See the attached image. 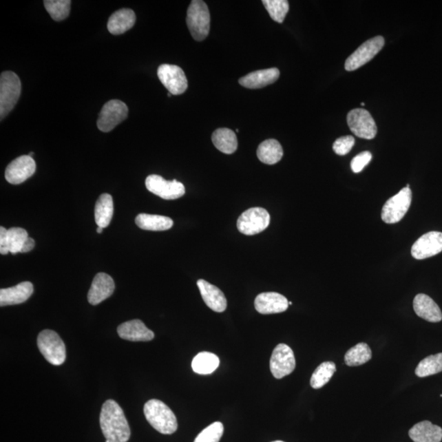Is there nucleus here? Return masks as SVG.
<instances>
[{"label": "nucleus", "instance_id": "nucleus-37", "mask_svg": "<svg viewBox=\"0 0 442 442\" xmlns=\"http://www.w3.org/2000/svg\"><path fill=\"white\" fill-rule=\"evenodd\" d=\"M355 145V138L352 136H344L337 138L333 145L335 154L340 156L348 154Z\"/></svg>", "mask_w": 442, "mask_h": 442}, {"label": "nucleus", "instance_id": "nucleus-3", "mask_svg": "<svg viewBox=\"0 0 442 442\" xmlns=\"http://www.w3.org/2000/svg\"><path fill=\"white\" fill-rule=\"evenodd\" d=\"M187 25L195 41L205 40L210 32V12L207 3L202 0H193L187 11Z\"/></svg>", "mask_w": 442, "mask_h": 442}, {"label": "nucleus", "instance_id": "nucleus-22", "mask_svg": "<svg viewBox=\"0 0 442 442\" xmlns=\"http://www.w3.org/2000/svg\"><path fill=\"white\" fill-rule=\"evenodd\" d=\"M280 75V72L278 68L264 69L242 77L240 84L248 89H262L269 85L274 84L279 79Z\"/></svg>", "mask_w": 442, "mask_h": 442}, {"label": "nucleus", "instance_id": "nucleus-28", "mask_svg": "<svg viewBox=\"0 0 442 442\" xmlns=\"http://www.w3.org/2000/svg\"><path fill=\"white\" fill-rule=\"evenodd\" d=\"M284 150L279 141L267 140L259 145L257 158L260 161L267 165L278 163L283 158Z\"/></svg>", "mask_w": 442, "mask_h": 442}, {"label": "nucleus", "instance_id": "nucleus-25", "mask_svg": "<svg viewBox=\"0 0 442 442\" xmlns=\"http://www.w3.org/2000/svg\"><path fill=\"white\" fill-rule=\"evenodd\" d=\"M114 199L110 194L103 193L98 198L94 208L95 222L98 227L106 228L114 216Z\"/></svg>", "mask_w": 442, "mask_h": 442}, {"label": "nucleus", "instance_id": "nucleus-16", "mask_svg": "<svg viewBox=\"0 0 442 442\" xmlns=\"http://www.w3.org/2000/svg\"><path fill=\"white\" fill-rule=\"evenodd\" d=\"M255 308L262 315L282 313L288 308V301L278 293H263L255 299Z\"/></svg>", "mask_w": 442, "mask_h": 442}, {"label": "nucleus", "instance_id": "nucleus-5", "mask_svg": "<svg viewBox=\"0 0 442 442\" xmlns=\"http://www.w3.org/2000/svg\"><path fill=\"white\" fill-rule=\"evenodd\" d=\"M21 84L12 72H3L0 76V116L3 120L14 109L20 98Z\"/></svg>", "mask_w": 442, "mask_h": 442}, {"label": "nucleus", "instance_id": "nucleus-1", "mask_svg": "<svg viewBox=\"0 0 442 442\" xmlns=\"http://www.w3.org/2000/svg\"><path fill=\"white\" fill-rule=\"evenodd\" d=\"M101 428L106 440L110 442H127L131 429L123 409L114 400L104 402L101 413Z\"/></svg>", "mask_w": 442, "mask_h": 442}, {"label": "nucleus", "instance_id": "nucleus-12", "mask_svg": "<svg viewBox=\"0 0 442 442\" xmlns=\"http://www.w3.org/2000/svg\"><path fill=\"white\" fill-rule=\"evenodd\" d=\"M270 368L273 376L277 379L291 375L296 368V359L293 350L284 344L277 346L273 350Z\"/></svg>", "mask_w": 442, "mask_h": 442}, {"label": "nucleus", "instance_id": "nucleus-20", "mask_svg": "<svg viewBox=\"0 0 442 442\" xmlns=\"http://www.w3.org/2000/svg\"><path fill=\"white\" fill-rule=\"evenodd\" d=\"M34 292L33 284L30 282H23L14 287L0 290V306L21 304L32 297Z\"/></svg>", "mask_w": 442, "mask_h": 442}, {"label": "nucleus", "instance_id": "nucleus-26", "mask_svg": "<svg viewBox=\"0 0 442 442\" xmlns=\"http://www.w3.org/2000/svg\"><path fill=\"white\" fill-rule=\"evenodd\" d=\"M136 223L138 227L150 231H168L174 224L173 220L167 216L145 213L138 214Z\"/></svg>", "mask_w": 442, "mask_h": 442}, {"label": "nucleus", "instance_id": "nucleus-13", "mask_svg": "<svg viewBox=\"0 0 442 442\" xmlns=\"http://www.w3.org/2000/svg\"><path fill=\"white\" fill-rule=\"evenodd\" d=\"M158 76L169 93L173 95L184 94L188 89V80L184 71L176 65H161L158 69Z\"/></svg>", "mask_w": 442, "mask_h": 442}, {"label": "nucleus", "instance_id": "nucleus-23", "mask_svg": "<svg viewBox=\"0 0 442 442\" xmlns=\"http://www.w3.org/2000/svg\"><path fill=\"white\" fill-rule=\"evenodd\" d=\"M136 14L132 10L123 8L115 12L110 17L107 21V29L111 34L118 36L131 30L136 23Z\"/></svg>", "mask_w": 442, "mask_h": 442}, {"label": "nucleus", "instance_id": "nucleus-40", "mask_svg": "<svg viewBox=\"0 0 442 442\" xmlns=\"http://www.w3.org/2000/svg\"><path fill=\"white\" fill-rule=\"evenodd\" d=\"M34 245H36V242L33 240L32 238H28L27 240H25V244L23 246V249H21V253H28V251H32L34 248Z\"/></svg>", "mask_w": 442, "mask_h": 442}, {"label": "nucleus", "instance_id": "nucleus-35", "mask_svg": "<svg viewBox=\"0 0 442 442\" xmlns=\"http://www.w3.org/2000/svg\"><path fill=\"white\" fill-rule=\"evenodd\" d=\"M264 6L271 19L276 23H282L289 10V3L286 0H263Z\"/></svg>", "mask_w": 442, "mask_h": 442}, {"label": "nucleus", "instance_id": "nucleus-39", "mask_svg": "<svg viewBox=\"0 0 442 442\" xmlns=\"http://www.w3.org/2000/svg\"><path fill=\"white\" fill-rule=\"evenodd\" d=\"M7 233L8 229L0 227V253L2 255L10 253V250L7 246Z\"/></svg>", "mask_w": 442, "mask_h": 442}, {"label": "nucleus", "instance_id": "nucleus-31", "mask_svg": "<svg viewBox=\"0 0 442 442\" xmlns=\"http://www.w3.org/2000/svg\"><path fill=\"white\" fill-rule=\"evenodd\" d=\"M336 372L335 363L325 361L319 365L313 372L311 379V386L314 389H319L326 385Z\"/></svg>", "mask_w": 442, "mask_h": 442}, {"label": "nucleus", "instance_id": "nucleus-36", "mask_svg": "<svg viewBox=\"0 0 442 442\" xmlns=\"http://www.w3.org/2000/svg\"><path fill=\"white\" fill-rule=\"evenodd\" d=\"M223 433V424L220 422H215L199 433L194 442H219Z\"/></svg>", "mask_w": 442, "mask_h": 442}, {"label": "nucleus", "instance_id": "nucleus-19", "mask_svg": "<svg viewBox=\"0 0 442 442\" xmlns=\"http://www.w3.org/2000/svg\"><path fill=\"white\" fill-rule=\"evenodd\" d=\"M197 285L200 290L201 296L206 305L210 309L218 313L227 308V299L222 291L215 285L208 283L204 280H199Z\"/></svg>", "mask_w": 442, "mask_h": 442}, {"label": "nucleus", "instance_id": "nucleus-27", "mask_svg": "<svg viewBox=\"0 0 442 442\" xmlns=\"http://www.w3.org/2000/svg\"><path fill=\"white\" fill-rule=\"evenodd\" d=\"M212 143L221 153L232 154L238 149V138L235 132L228 128H220L212 134Z\"/></svg>", "mask_w": 442, "mask_h": 442}, {"label": "nucleus", "instance_id": "nucleus-2", "mask_svg": "<svg viewBox=\"0 0 442 442\" xmlns=\"http://www.w3.org/2000/svg\"><path fill=\"white\" fill-rule=\"evenodd\" d=\"M144 413L147 421L156 430L165 435H171L176 432L178 422L174 413L161 401L150 400L144 407Z\"/></svg>", "mask_w": 442, "mask_h": 442}, {"label": "nucleus", "instance_id": "nucleus-8", "mask_svg": "<svg viewBox=\"0 0 442 442\" xmlns=\"http://www.w3.org/2000/svg\"><path fill=\"white\" fill-rule=\"evenodd\" d=\"M385 45L383 36H375L363 43L350 57L346 60L345 69L348 72L357 70L370 62L379 53Z\"/></svg>", "mask_w": 442, "mask_h": 442}, {"label": "nucleus", "instance_id": "nucleus-43", "mask_svg": "<svg viewBox=\"0 0 442 442\" xmlns=\"http://www.w3.org/2000/svg\"><path fill=\"white\" fill-rule=\"evenodd\" d=\"M288 305H293V302H288Z\"/></svg>", "mask_w": 442, "mask_h": 442}, {"label": "nucleus", "instance_id": "nucleus-21", "mask_svg": "<svg viewBox=\"0 0 442 442\" xmlns=\"http://www.w3.org/2000/svg\"><path fill=\"white\" fill-rule=\"evenodd\" d=\"M413 306L419 317L432 323L441 322L442 313L440 307L428 295L418 294L414 299Z\"/></svg>", "mask_w": 442, "mask_h": 442}, {"label": "nucleus", "instance_id": "nucleus-4", "mask_svg": "<svg viewBox=\"0 0 442 442\" xmlns=\"http://www.w3.org/2000/svg\"><path fill=\"white\" fill-rule=\"evenodd\" d=\"M39 350L46 361L55 366H59L66 361V346L57 333L45 329L38 336Z\"/></svg>", "mask_w": 442, "mask_h": 442}, {"label": "nucleus", "instance_id": "nucleus-14", "mask_svg": "<svg viewBox=\"0 0 442 442\" xmlns=\"http://www.w3.org/2000/svg\"><path fill=\"white\" fill-rule=\"evenodd\" d=\"M36 171V164L29 155L21 156L6 168V179L12 185H19L32 177Z\"/></svg>", "mask_w": 442, "mask_h": 442}, {"label": "nucleus", "instance_id": "nucleus-7", "mask_svg": "<svg viewBox=\"0 0 442 442\" xmlns=\"http://www.w3.org/2000/svg\"><path fill=\"white\" fill-rule=\"evenodd\" d=\"M271 215L262 207H253L244 212L238 220V231L245 235H255L265 231L270 224Z\"/></svg>", "mask_w": 442, "mask_h": 442}, {"label": "nucleus", "instance_id": "nucleus-32", "mask_svg": "<svg viewBox=\"0 0 442 442\" xmlns=\"http://www.w3.org/2000/svg\"><path fill=\"white\" fill-rule=\"evenodd\" d=\"M442 371V353L429 355L419 364L415 375L419 378L434 375Z\"/></svg>", "mask_w": 442, "mask_h": 442}, {"label": "nucleus", "instance_id": "nucleus-9", "mask_svg": "<svg viewBox=\"0 0 442 442\" xmlns=\"http://www.w3.org/2000/svg\"><path fill=\"white\" fill-rule=\"evenodd\" d=\"M128 107L120 101H110L104 104L97 121L98 128L103 132H109L116 125L127 118Z\"/></svg>", "mask_w": 442, "mask_h": 442}, {"label": "nucleus", "instance_id": "nucleus-18", "mask_svg": "<svg viewBox=\"0 0 442 442\" xmlns=\"http://www.w3.org/2000/svg\"><path fill=\"white\" fill-rule=\"evenodd\" d=\"M118 333L120 339L131 341H149L155 337L154 333L140 319L121 324L118 328Z\"/></svg>", "mask_w": 442, "mask_h": 442}, {"label": "nucleus", "instance_id": "nucleus-30", "mask_svg": "<svg viewBox=\"0 0 442 442\" xmlns=\"http://www.w3.org/2000/svg\"><path fill=\"white\" fill-rule=\"evenodd\" d=\"M372 350L365 342H361L349 349L345 355L346 365L350 367L359 366L370 361Z\"/></svg>", "mask_w": 442, "mask_h": 442}, {"label": "nucleus", "instance_id": "nucleus-17", "mask_svg": "<svg viewBox=\"0 0 442 442\" xmlns=\"http://www.w3.org/2000/svg\"><path fill=\"white\" fill-rule=\"evenodd\" d=\"M115 283L110 275L98 273L95 275L88 293V301L91 305L96 306L105 301L114 293Z\"/></svg>", "mask_w": 442, "mask_h": 442}, {"label": "nucleus", "instance_id": "nucleus-44", "mask_svg": "<svg viewBox=\"0 0 442 442\" xmlns=\"http://www.w3.org/2000/svg\"><path fill=\"white\" fill-rule=\"evenodd\" d=\"M168 97H171V93L168 94Z\"/></svg>", "mask_w": 442, "mask_h": 442}, {"label": "nucleus", "instance_id": "nucleus-38", "mask_svg": "<svg viewBox=\"0 0 442 442\" xmlns=\"http://www.w3.org/2000/svg\"><path fill=\"white\" fill-rule=\"evenodd\" d=\"M372 156L370 151H365L355 156L350 162V167L354 173H359L363 171L368 163L370 162Z\"/></svg>", "mask_w": 442, "mask_h": 442}, {"label": "nucleus", "instance_id": "nucleus-41", "mask_svg": "<svg viewBox=\"0 0 442 442\" xmlns=\"http://www.w3.org/2000/svg\"><path fill=\"white\" fill-rule=\"evenodd\" d=\"M103 228L102 227H98L97 229V233H103Z\"/></svg>", "mask_w": 442, "mask_h": 442}, {"label": "nucleus", "instance_id": "nucleus-6", "mask_svg": "<svg viewBox=\"0 0 442 442\" xmlns=\"http://www.w3.org/2000/svg\"><path fill=\"white\" fill-rule=\"evenodd\" d=\"M412 202V192L408 187L403 188L395 196L386 202L382 210V220L387 224L401 221L409 211Z\"/></svg>", "mask_w": 442, "mask_h": 442}, {"label": "nucleus", "instance_id": "nucleus-15", "mask_svg": "<svg viewBox=\"0 0 442 442\" xmlns=\"http://www.w3.org/2000/svg\"><path fill=\"white\" fill-rule=\"evenodd\" d=\"M442 251V233L432 231L425 233L416 241L411 254L416 260H423L439 254Z\"/></svg>", "mask_w": 442, "mask_h": 442}, {"label": "nucleus", "instance_id": "nucleus-10", "mask_svg": "<svg viewBox=\"0 0 442 442\" xmlns=\"http://www.w3.org/2000/svg\"><path fill=\"white\" fill-rule=\"evenodd\" d=\"M145 185L149 192L165 200H175L185 193V186L180 182L176 180L169 181L158 175L147 176Z\"/></svg>", "mask_w": 442, "mask_h": 442}, {"label": "nucleus", "instance_id": "nucleus-11", "mask_svg": "<svg viewBox=\"0 0 442 442\" xmlns=\"http://www.w3.org/2000/svg\"><path fill=\"white\" fill-rule=\"evenodd\" d=\"M348 124L355 136L365 140H372L378 131L374 118L363 108H355L349 112Z\"/></svg>", "mask_w": 442, "mask_h": 442}, {"label": "nucleus", "instance_id": "nucleus-34", "mask_svg": "<svg viewBox=\"0 0 442 442\" xmlns=\"http://www.w3.org/2000/svg\"><path fill=\"white\" fill-rule=\"evenodd\" d=\"M29 238L27 231L21 228L8 229L7 246L12 255L21 253L25 240Z\"/></svg>", "mask_w": 442, "mask_h": 442}, {"label": "nucleus", "instance_id": "nucleus-42", "mask_svg": "<svg viewBox=\"0 0 442 442\" xmlns=\"http://www.w3.org/2000/svg\"><path fill=\"white\" fill-rule=\"evenodd\" d=\"M272 442H284V441H272Z\"/></svg>", "mask_w": 442, "mask_h": 442}, {"label": "nucleus", "instance_id": "nucleus-29", "mask_svg": "<svg viewBox=\"0 0 442 442\" xmlns=\"http://www.w3.org/2000/svg\"><path fill=\"white\" fill-rule=\"evenodd\" d=\"M220 359L211 352H200L193 359V370L198 375H211L219 367Z\"/></svg>", "mask_w": 442, "mask_h": 442}, {"label": "nucleus", "instance_id": "nucleus-24", "mask_svg": "<svg viewBox=\"0 0 442 442\" xmlns=\"http://www.w3.org/2000/svg\"><path fill=\"white\" fill-rule=\"evenodd\" d=\"M409 436L414 442H441L442 428L426 420L415 424L410 429Z\"/></svg>", "mask_w": 442, "mask_h": 442}, {"label": "nucleus", "instance_id": "nucleus-33", "mask_svg": "<svg viewBox=\"0 0 442 442\" xmlns=\"http://www.w3.org/2000/svg\"><path fill=\"white\" fill-rule=\"evenodd\" d=\"M71 0H45V10L56 21L66 19L70 14Z\"/></svg>", "mask_w": 442, "mask_h": 442}]
</instances>
